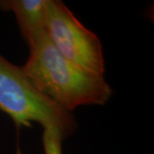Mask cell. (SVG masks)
I'll return each mask as SVG.
<instances>
[{"label":"cell","mask_w":154,"mask_h":154,"mask_svg":"<svg viewBox=\"0 0 154 154\" xmlns=\"http://www.w3.org/2000/svg\"><path fill=\"white\" fill-rule=\"evenodd\" d=\"M46 6L47 0H0V10L15 15L20 33L28 45L45 32Z\"/></svg>","instance_id":"4"},{"label":"cell","mask_w":154,"mask_h":154,"mask_svg":"<svg viewBox=\"0 0 154 154\" xmlns=\"http://www.w3.org/2000/svg\"><path fill=\"white\" fill-rule=\"evenodd\" d=\"M64 140L60 135L51 132H43L42 144L45 154H63L62 144Z\"/></svg>","instance_id":"5"},{"label":"cell","mask_w":154,"mask_h":154,"mask_svg":"<svg viewBox=\"0 0 154 154\" xmlns=\"http://www.w3.org/2000/svg\"><path fill=\"white\" fill-rule=\"evenodd\" d=\"M29 56L22 69L39 92L68 111L80 106L105 105L113 90L104 75L85 70L56 49L45 32L28 45Z\"/></svg>","instance_id":"1"},{"label":"cell","mask_w":154,"mask_h":154,"mask_svg":"<svg viewBox=\"0 0 154 154\" xmlns=\"http://www.w3.org/2000/svg\"><path fill=\"white\" fill-rule=\"evenodd\" d=\"M0 111L11 118L17 134L32 122L43 132L55 133L63 140L74 134L77 122L70 111L56 104L33 86L17 66L0 53Z\"/></svg>","instance_id":"2"},{"label":"cell","mask_w":154,"mask_h":154,"mask_svg":"<svg viewBox=\"0 0 154 154\" xmlns=\"http://www.w3.org/2000/svg\"><path fill=\"white\" fill-rule=\"evenodd\" d=\"M45 30L51 44L68 60L85 70L105 74L100 39L85 28L63 2L47 0Z\"/></svg>","instance_id":"3"}]
</instances>
